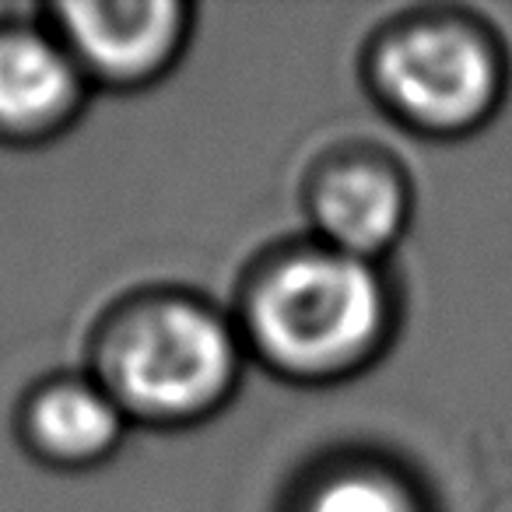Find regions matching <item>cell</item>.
<instances>
[{"instance_id":"6da1fadb","label":"cell","mask_w":512,"mask_h":512,"mask_svg":"<svg viewBox=\"0 0 512 512\" xmlns=\"http://www.w3.org/2000/svg\"><path fill=\"white\" fill-rule=\"evenodd\" d=\"M390 320L386 285L369 260L313 249L288 256L249 299V334L264 358L302 379L365 362Z\"/></svg>"},{"instance_id":"7a4b0ae2","label":"cell","mask_w":512,"mask_h":512,"mask_svg":"<svg viewBox=\"0 0 512 512\" xmlns=\"http://www.w3.org/2000/svg\"><path fill=\"white\" fill-rule=\"evenodd\" d=\"M106 390L137 414L186 421L232 390L239 351L221 316L197 302H155L120 323L106 351Z\"/></svg>"},{"instance_id":"3957f363","label":"cell","mask_w":512,"mask_h":512,"mask_svg":"<svg viewBox=\"0 0 512 512\" xmlns=\"http://www.w3.org/2000/svg\"><path fill=\"white\" fill-rule=\"evenodd\" d=\"M386 102L435 134L488 120L502 95V57L491 39L456 22H421L386 36L376 57Z\"/></svg>"},{"instance_id":"277c9868","label":"cell","mask_w":512,"mask_h":512,"mask_svg":"<svg viewBox=\"0 0 512 512\" xmlns=\"http://www.w3.org/2000/svg\"><path fill=\"white\" fill-rule=\"evenodd\" d=\"M186 8L172 0H99L60 8L67 53L81 71L134 85L162 71L183 43Z\"/></svg>"},{"instance_id":"5b68a950","label":"cell","mask_w":512,"mask_h":512,"mask_svg":"<svg viewBox=\"0 0 512 512\" xmlns=\"http://www.w3.org/2000/svg\"><path fill=\"white\" fill-rule=\"evenodd\" d=\"M313 218L327 249L355 260L386 253L407 225V193L393 172L379 165H337L316 183Z\"/></svg>"},{"instance_id":"8992f818","label":"cell","mask_w":512,"mask_h":512,"mask_svg":"<svg viewBox=\"0 0 512 512\" xmlns=\"http://www.w3.org/2000/svg\"><path fill=\"white\" fill-rule=\"evenodd\" d=\"M81 95V67L43 32H0V130L39 134L60 123Z\"/></svg>"},{"instance_id":"52a82bcc","label":"cell","mask_w":512,"mask_h":512,"mask_svg":"<svg viewBox=\"0 0 512 512\" xmlns=\"http://www.w3.org/2000/svg\"><path fill=\"white\" fill-rule=\"evenodd\" d=\"M123 407L106 386L57 383L29 407V435L57 463H99L123 439Z\"/></svg>"},{"instance_id":"ba28073f","label":"cell","mask_w":512,"mask_h":512,"mask_svg":"<svg viewBox=\"0 0 512 512\" xmlns=\"http://www.w3.org/2000/svg\"><path fill=\"white\" fill-rule=\"evenodd\" d=\"M306 512H418L404 484L369 470H351L323 481L313 491Z\"/></svg>"}]
</instances>
